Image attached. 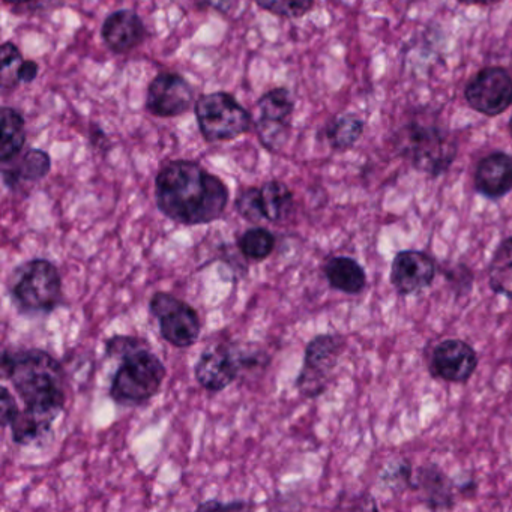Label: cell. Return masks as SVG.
Instances as JSON below:
<instances>
[{
  "mask_svg": "<svg viewBox=\"0 0 512 512\" xmlns=\"http://www.w3.org/2000/svg\"><path fill=\"white\" fill-rule=\"evenodd\" d=\"M155 200L161 214L173 223L202 226L223 217L229 203V188L200 164L175 160L158 172Z\"/></svg>",
  "mask_w": 512,
  "mask_h": 512,
  "instance_id": "1",
  "label": "cell"
},
{
  "mask_svg": "<svg viewBox=\"0 0 512 512\" xmlns=\"http://www.w3.org/2000/svg\"><path fill=\"white\" fill-rule=\"evenodd\" d=\"M2 374L29 409L58 418L65 409V373L46 350L10 347L2 355Z\"/></svg>",
  "mask_w": 512,
  "mask_h": 512,
  "instance_id": "2",
  "label": "cell"
},
{
  "mask_svg": "<svg viewBox=\"0 0 512 512\" xmlns=\"http://www.w3.org/2000/svg\"><path fill=\"white\" fill-rule=\"evenodd\" d=\"M8 292L19 313L47 316L64 299L61 272L50 260H29L14 269L8 283Z\"/></svg>",
  "mask_w": 512,
  "mask_h": 512,
  "instance_id": "3",
  "label": "cell"
},
{
  "mask_svg": "<svg viewBox=\"0 0 512 512\" xmlns=\"http://www.w3.org/2000/svg\"><path fill=\"white\" fill-rule=\"evenodd\" d=\"M118 370L110 385V398L121 406H142L160 392L167 370L148 343L119 358Z\"/></svg>",
  "mask_w": 512,
  "mask_h": 512,
  "instance_id": "4",
  "label": "cell"
},
{
  "mask_svg": "<svg viewBox=\"0 0 512 512\" xmlns=\"http://www.w3.org/2000/svg\"><path fill=\"white\" fill-rule=\"evenodd\" d=\"M400 148L415 169L431 178L448 172L457 157V142L437 124L412 122L400 134Z\"/></svg>",
  "mask_w": 512,
  "mask_h": 512,
  "instance_id": "5",
  "label": "cell"
},
{
  "mask_svg": "<svg viewBox=\"0 0 512 512\" xmlns=\"http://www.w3.org/2000/svg\"><path fill=\"white\" fill-rule=\"evenodd\" d=\"M194 112L200 133L209 143L238 139L253 124L250 113L227 92L202 95L196 101Z\"/></svg>",
  "mask_w": 512,
  "mask_h": 512,
  "instance_id": "6",
  "label": "cell"
},
{
  "mask_svg": "<svg viewBox=\"0 0 512 512\" xmlns=\"http://www.w3.org/2000/svg\"><path fill=\"white\" fill-rule=\"evenodd\" d=\"M344 346L343 337L334 334L317 335L307 344L304 365L296 379L299 394L316 398L328 389Z\"/></svg>",
  "mask_w": 512,
  "mask_h": 512,
  "instance_id": "7",
  "label": "cell"
},
{
  "mask_svg": "<svg viewBox=\"0 0 512 512\" xmlns=\"http://www.w3.org/2000/svg\"><path fill=\"white\" fill-rule=\"evenodd\" d=\"M152 316L158 320L161 337L178 349H188L199 340L202 320L199 313L182 299L157 292L149 302Z\"/></svg>",
  "mask_w": 512,
  "mask_h": 512,
  "instance_id": "8",
  "label": "cell"
},
{
  "mask_svg": "<svg viewBox=\"0 0 512 512\" xmlns=\"http://www.w3.org/2000/svg\"><path fill=\"white\" fill-rule=\"evenodd\" d=\"M295 199L286 184L268 181L262 187L245 188L235 202L236 212L244 220L257 224H280L292 214Z\"/></svg>",
  "mask_w": 512,
  "mask_h": 512,
  "instance_id": "9",
  "label": "cell"
},
{
  "mask_svg": "<svg viewBox=\"0 0 512 512\" xmlns=\"http://www.w3.org/2000/svg\"><path fill=\"white\" fill-rule=\"evenodd\" d=\"M293 110L295 103L286 88L271 89L257 101L254 130L268 151H280L289 139Z\"/></svg>",
  "mask_w": 512,
  "mask_h": 512,
  "instance_id": "10",
  "label": "cell"
},
{
  "mask_svg": "<svg viewBox=\"0 0 512 512\" xmlns=\"http://www.w3.org/2000/svg\"><path fill=\"white\" fill-rule=\"evenodd\" d=\"M464 98L481 115H502L512 104V74L502 67L484 68L467 83Z\"/></svg>",
  "mask_w": 512,
  "mask_h": 512,
  "instance_id": "11",
  "label": "cell"
},
{
  "mask_svg": "<svg viewBox=\"0 0 512 512\" xmlns=\"http://www.w3.org/2000/svg\"><path fill=\"white\" fill-rule=\"evenodd\" d=\"M194 91L190 83L175 73L158 74L148 88L146 109L157 118H178L193 106Z\"/></svg>",
  "mask_w": 512,
  "mask_h": 512,
  "instance_id": "12",
  "label": "cell"
},
{
  "mask_svg": "<svg viewBox=\"0 0 512 512\" xmlns=\"http://www.w3.org/2000/svg\"><path fill=\"white\" fill-rule=\"evenodd\" d=\"M430 367L436 379L466 383L478 368V353L466 341L445 340L434 349Z\"/></svg>",
  "mask_w": 512,
  "mask_h": 512,
  "instance_id": "13",
  "label": "cell"
},
{
  "mask_svg": "<svg viewBox=\"0 0 512 512\" xmlns=\"http://www.w3.org/2000/svg\"><path fill=\"white\" fill-rule=\"evenodd\" d=\"M436 272V262L430 254L416 250L401 251L392 260L391 284L398 295H412L430 287Z\"/></svg>",
  "mask_w": 512,
  "mask_h": 512,
  "instance_id": "14",
  "label": "cell"
},
{
  "mask_svg": "<svg viewBox=\"0 0 512 512\" xmlns=\"http://www.w3.org/2000/svg\"><path fill=\"white\" fill-rule=\"evenodd\" d=\"M241 373V358H236L227 346H215L200 355L194 376L202 388L221 392L232 385Z\"/></svg>",
  "mask_w": 512,
  "mask_h": 512,
  "instance_id": "15",
  "label": "cell"
},
{
  "mask_svg": "<svg viewBox=\"0 0 512 512\" xmlns=\"http://www.w3.org/2000/svg\"><path fill=\"white\" fill-rule=\"evenodd\" d=\"M145 25L139 14L131 10L115 11L103 23L101 37L115 53H128L137 49L145 41Z\"/></svg>",
  "mask_w": 512,
  "mask_h": 512,
  "instance_id": "16",
  "label": "cell"
},
{
  "mask_svg": "<svg viewBox=\"0 0 512 512\" xmlns=\"http://www.w3.org/2000/svg\"><path fill=\"white\" fill-rule=\"evenodd\" d=\"M475 190L487 199L497 200L512 190V157L493 152L479 161L475 170Z\"/></svg>",
  "mask_w": 512,
  "mask_h": 512,
  "instance_id": "17",
  "label": "cell"
},
{
  "mask_svg": "<svg viewBox=\"0 0 512 512\" xmlns=\"http://www.w3.org/2000/svg\"><path fill=\"white\" fill-rule=\"evenodd\" d=\"M52 169V160L41 149H29L20 160L4 164L2 179L10 190H16L23 182H38L46 178Z\"/></svg>",
  "mask_w": 512,
  "mask_h": 512,
  "instance_id": "18",
  "label": "cell"
},
{
  "mask_svg": "<svg viewBox=\"0 0 512 512\" xmlns=\"http://www.w3.org/2000/svg\"><path fill=\"white\" fill-rule=\"evenodd\" d=\"M323 272L329 286L346 295H359L367 287V274L352 257H332L325 263Z\"/></svg>",
  "mask_w": 512,
  "mask_h": 512,
  "instance_id": "19",
  "label": "cell"
},
{
  "mask_svg": "<svg viewBox=\"0 0 512 512\" xmlns=\"http://www.w3.org/2000/svg\"><path fill=\"white\" fill-rule=\"evenodd\" d=\"M56 419L55 416L29 407L20 409L10 424L14 442L22 446L37 445L47 439Z\"/></svg>",
  "mask_w": 512,
  "mask_h": 512,
  "instance_id": "20",
  "label": "cell"
},
{
  "mask_svg": "<svg viewBox=\"0 0 512 512\" xmlns=\"http://www.w3.org/2000/svg\"><path fill=\"white\" fill-rule=\"evenodd\" d=\"M26 143L25 119L17 110L2 109V136H0V161L2 164L16 160Z\"/></svg>",
  "mask_w": 512,
  "mask_h": 512,
  "instance_id": "21",
  "label": "cell"
},
{
  "mask_svg": "<svg viewBox=\"0 0 512 512\" xmlns=\"http://www.w3.org/2000/svg\"><path fill=\"white\" fill-rule=\"evenodd\" d=\"M488 283L496 295L512 301V236L503 239L488 266Z\"/></svg>",
  "mask_w": 512,
  "mask_h": 512,
  "instance_id": "22",
  "label": "cell"
},
{
  "mask_svg": "<svg viewBox=\"0 0 512 512\" xmlns=\"http://www.w3.org/2000/svg\"><path fill=\"white\" fill-rule=\"evenodd\" d=\"M364 134V121L352 113L338 116L326 128V139L337 151H346L356 145Z\"/></svg>",
  "mask_w": 512,
  "mask_h": 512,
  "instance_id": "23",
  "label": "cell"
},
{
  "mask_svg": "<svg viewBox=\"0 0 512 512\" xmlns=\"http://www.w3.org/2000/svg\"><path fill=\"white\" fill-rule=\"evenodd\" d=\"M238 248L245 259L251 262H262L274 253V233L265 227H251L239 236Z\"/></svg>",
  "mask_w": 512,
  "mask_h": 512,
  "instance_id": "24",
  "label": "cell"
},
{
  "mask_svg": "<svg viewBox=\"0 0 512 512\" xmlns=\"http://www.w3.org/2000/svg\"><path fill=\"white\" fill-rule=\"evenodd\" d=\"M419 481L427 493L428 506L431 509L452 508V493L448 479L437 467H422L419 470Z\"/></svg>",
  "mask_w": 512,
  "mask_h": 512,
  "instance_id": "25",
  "label": "cell"
},
{
  "mask_svg": "<svg viewBox=\"0 0 512 512\" xmlns=\"http://www.w3.org/2000/svg\"><path fill=\"white\" fill-rule=\"evenodd\" d=\"M254 2L262 10L286 19L304 17L314 7V0H254Z\"/></svg>",
  "mask_w": 512,
  "mask_h": 512,
  "instance_id": "26",
  "label": "cell"
},
{
  "mask_svg": "<svg viewBox=\"0 0 512 512\" xmlns=\"http://www.w3.org/2000/svg\"><path fill=\"white\" fill-rule=\"evenodd\" d=\"M0 59H2V86L8 88V86H13V70L14 79H16L17 68L23 62L22 53L16 44L7 41L0 49Z\"/></svg>",
  "mask_w": 512,
  "mask_h": 512,
  "instance_id": "27",
  "label": "cell"
},
{
  "mask_svg": "<svg viewBox=\"0 0 512 512\" xmlns=\"http://www.w3.org/2000/svg\"><path fill=\"white\" fill-rule=\"evenodd\" d=\"M20 407L17 406L16 398L11 394L7 386L0 392V418H2V427H10L14 416L19 413Z\"/></svg>",
  "mask_w": 512,
  "mask_h": 512,
  "instance_id": "28",
  "label": "cell"
},
{
  "mask_svg": "<svg viewBox=\"0 0 512 512\" xmlns=\"http://www.w3.org/2000/svg\"><path fill=\"white\" fill-rule=\"evenodd\" d=\"M38 71H40V65L35 61H23L22 64L17 68L16 79L17 83H29L34 82L38 77Z\"/></svg>",
  "mask_w": 512,
  "mask_h": 512,
  "instance_id": "29",
  "label": "cell"
},
{
  "mask_svg": "<svg viewBox=\"0 0 512 512\" xmlns=\"http://www.w3.org/2000/svg\"><path fill=\"white\" fill-rule=\"evenodd\" d=\"M463 5H479V7H490V5H496L500 0H457Z\"/></svg>",
  "mask_w": 512,
  "mask_h": 512,
  "instance_id": "30",
  "label": "cell"
},
{
  "mask_svg": "<svg viewBox=\"0 0 512 512\" xmlns=\"http://www.w3.org/2000/svg\"><path fill=\"white\" fill-rule=\"evenodd\" d=\"M5 4L16 5V7H25V5H34L43 0H4Z\"/></svg>",
  "mask_w": 512,
  "mask_h": 512,
  "instance_id": "31",
  "label": "cell"
},
{
  "mask_svg": "<svg viewBox=\"0 0 512 512\" xmlns=\"http://www.w3.org/2000/svg\"><path fill=\"white\" fill-rule=\"evenodd\" d=\"M509 134H511V137H512V116H511V121H509Z\"/></svg>",
  "mask_w": 512,
  "mask_h": 512,
  "instance_id": "32",
  "label": "cell"
}]
</instances>
